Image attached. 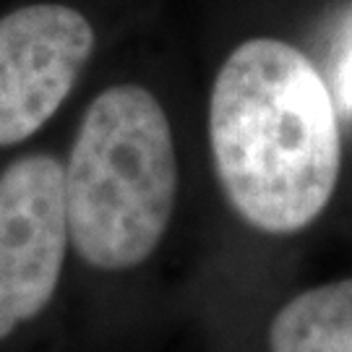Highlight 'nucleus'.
<instances>
[{
	"instance_id": "1",
	"label": "nucleus",
	"mask_w": 352,
	"mask_h": 352,
	"mask_svg": "<svg viewBox=\"0 0 352 352\" xmlns=\"http://www.w3.org/2000/svg\"><path fill=\"white\" fill-rule=\"evenodd\" d=\"M209 144L230 206L269 235L311 225L340 180L331 89L285 39L256 37L230 52L212 87Z\"/></svg>"
},
{
	"instance_id": "2",
	"label": "nucleus",
	"mask_w": 352,
	"mask_h": 352,
	"mask_svg": "<svg viewBox=\"0 0 352 352\" xmlns=\"http://www.w3.org/2000/svg\"><path fill=\"white\" fill-rule=\"evenodd\" d=\"M175 196V144L162 104L139 84L100 91L65 167L76 253L102 272L144 264L167 232Z\"/></svg>"
},
{
	"instance_id": "3",
	"label": "nucleus",
	"mask_w": 352,
	"mask_h": 352,
	"mask_svg": "<svg viewBox=\"0 0 352 352\" xmlns=\"http://www.w3.org/2000/svg\"><path fill=\"white\" fill-rule=\"evenodd\" d=\"M68 245L65 167L29 154L0 175V340L50 305Z\"/></svg>"
},
{
	"instance_id": "4",
	"label": "nucleus",
	"mask_w": 352,
	"mask_h": 352,
	"mask_svg": "<svg viewBox=\"0 0 352 352\" xmlns=\"http://www.w3.org/2000/svg\"><path fill=\"white\" fill-rule=\"evenodd\" d=\"M94 52L81 11L32 3L0 19V146L37 133L71 94Z\"/></svg>"
},
{
	"instance_id": "5",
	"label": "nucleus",
	"mask_w": 352,
	"mask_h": 352,
	"mask_svg": "<svg viewBox=\"0 0 352 352\" xmlns=\"http://www.w3.org/2000/svg\"><path fill=\"white\" fill-rule=\"evenodd\" d=\"M272 352H352V279L305 289L274 316Z\"/></svg>"
},
{
	"instance_id": "6",
	"label": "nucleus",
	"mask_w": 352,
	"mask_h": 352,
	"mask_svg": "<svg viewBox=\"0 0 352 352\" xmlns=\"http://www.w3.org/2000/svg\"><path fill=\"white\" fill-rule=\"evenodd\" d=\"M340 94H342L344 107L352 113V45H350V50H347L344 65H342V71H340Z\"/></svg>"
}]
</instances>
